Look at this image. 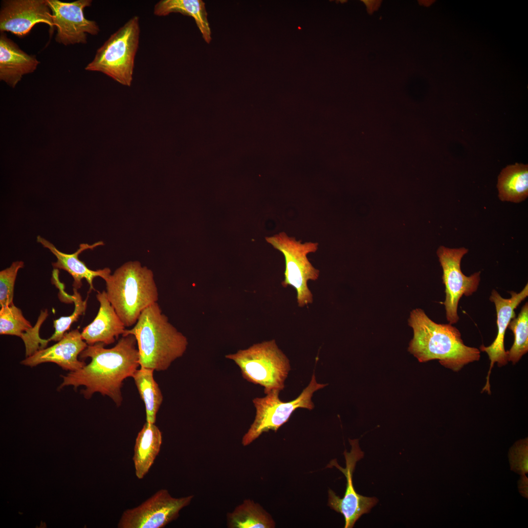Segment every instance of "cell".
I'll list each match as a JSON object with an SVG mask.
<instances>
[{
  "label": "cell",
  "mask_w": 528,
  "mask_h": 528,
  "mask_svg": "<svg viewBox=\"0 0 528 528\" xmlns=\"http://www.w3.org/2000/svg\"><path fill=\"white\" fill-rule=\"evenodd\" d=\"M135 337L132 334L122 336L113 347L106 349L102 343L88 345L79 355L82 359L91 358L83 368L61 375L63 381L58 387L80 386L85 389L81 393L89 399L95 393L110 397L117 406L122 401L121 388L123 381L132 377L139 366V353Z\"/></svg>",
  "instance_id": "6da1fadb"
},
{
  "label": "cell",
  "mask_w": 528,
  "mask_h": 528,
  "mask_svg": "<svg viewBox=\"0 0 528 528\" xmlns=\"http://www.w3.org/2000/svg\"><path fill=\"white\" fill-rule=\"evenodd\" d=\"M408 324L414 333L408 351L420 362L437 359L457 372L480 359V350L465 345L457 328L450 323H435L420 308L411 312Z\"/></svg>",
  "instance_id": "7a4b0ae2"
},
{
  "label": "cell",
  "mask_w": 528,
  "mask_h": 528,
  "mask_svg": "<svg viewBox=\"0 0 528 528\" xmlns=\"http://www.w3.org/2000/svg\"><path fill=\"white\" fill-rule=\"evenodd\" d=\"M129 334L136 340L140 367L157 371L167 370L188 346L186 337L169 322L157 302L146 308L134 326L126 329L122 336Z\"/></svg>",
  "instance_id": "3957f363"
},
{
  "label": "cell",
  "mask_w": 528,
  "mask_h": 528,
  "mask_svg": "<svg viewBox=\"0 0 528 528\" xmlns=\"http://www.w3.org/2000/svg\"><path fill=\"white\" fill-rule=\"evenodd\" d=\"M104 280L107 298L125 327L135 324L141 312L158 301L153 272L139 262H126Z\"/></svg>",
  "instance_id": "277c9868"
},
{
  "label": "cell",
  "mask_w": 528,
  "mask_h": 528,
  "mask_svg": "<svg viewBox=\"0 0 528 528\" xmlns=\"http://www.w3.org/2000/svg\"><path fill=\"white\" fill-rule=\"evenodd\" d=\"M140 33L139 18L134 16L97 49L85 69L103 73L122 85L130 86L133 79Z\"/></svg>",
  "instance_id": "5b68a950"
},
{
  "label": "cell",
  "mask_w": 528,
  "mask_h": 528,
  "mask_svg": "<svg viewBox=\"0 0 528 528\" xmlns=\"http://www.w3.org/2000/svg\"><path fill=\"white\" fill-rule=\"evenodd\" d=\"M225 357L233 360L240 367L245 379L263 386L266 395L285 388V381L290 370L289 360L275 340L254 344Z\"/></svg>",
  "instance_id": "8992f818"
},
{
  "label": "cell",
  "mask_w": 528,
  "mask_h": 528,
  "mask_svg": "<svg viewBox=\"0 0 528 528\" xmlns=\"http://www.w3.org/2000/svg\"><path fill=\"white\" fill-rule=\"evenodd\" d=\"M265 240L284 256L285 279L282 285L284 287L290 286L295 289L299 307L312 303L313 295L308 287V282L309 280H317L320 271L312 265L307 255L317 250L318 243L311 242L302 243L294 237H289L284 232L266 237Z\"/></svg>",
  "instance_id": "52a82bcc"
},
{
  "label": "cell",
  "mask_w": 528,
  "mask_h": 528,
  "mask_svg": "<svg viewBox=\"0 0 528 528\" xmlns=\"http://www.w3.org/2000/svg\"><path fill=\"white\" fill-rule=\"evenodd\" d=\"M327 385L318 383L313 373L308 386L296 398L291 401H281L279 397L280 391L278 390L272 391L264 397L253 399L256 414L253 422L242 439V444L249 445L264 432L269 430L276 432L298 408L313 409L314 407L311 400L313 394Z\"/></svg>",
  "instance_id": "ba28073f"
},
{
  "label": "cell",
  "mask_w": 528,
  "mask_h": 528,
  "mask_svg": "<svg viewBox=\"0 0 528 528\" xmlns=\"http://www.w3.org/2000/svg\"><path fill=\"white\" fill-rule=\"evenodd\" d=\"M468 251L463 247L449 248L443 246H440L437 251L443 271L445 292L443 305L446 317L452 325L457 323L460 319L458 307L460 299L463 295H472L477 290L480 282L481 271L466 276L461 270L462 259Z\"/></svg>",
  "instance_id": "9c48e42d"
},
{
  "label": "cell",
  "mask_w": 528,
  "mask_h": 528,
  "mask_svg": "<svg viewBox=\"0 0 528 528\" xmlns=\"http://www.w3.org/2000/svg\"><path fill=\"white\" fill-rule=\"evenodd\" d=\"M194 495L173 497L167 489L155 492L139 506L125 510L119 528H163L176 519L180 511L188 506Z\"/></svg>",
  "instance_id": "30bf717a"
},
{
  "label": "cell",
  "mask_w": 528,
  "mask_h": 528,
  "mask_svg": "<svg viewBox=\"0 0 528 528\" xmlns=\"http://www.w3.org/2000/svg\"><path fill=\"white\" fill-rule=\"evenodd\" d=\"M352 448L350 452L345 451L346 467L340 466L335 460H332L328 465L335 466L340 470L346 478V489L343 497L340 498L331 489L328 491V506L334 510L342 514L345 519V528H352L356 521L364 514L368 513L377 503L375 497H368L358 494L354 488L352 474L357 461L364 456L358 440H350Z\"/></svg>",
  "instance_id": "8fae6325"
},
{
  "label": "cell",
  "mask_w": 528,
  "mask_h": 528,
  "mask_svg": "<svg viewBox=\"0 0 528 528\" xmlns=\"http://www.w3.org/2000/svg\"><path fill=\"white\" fill-rule=\"evenodd\" d=\"M46 1L51 11L54 26L57 27V42L65 45L86 44L87 34L96 35L99 32L97 22L87 19L84 16V10L91 5V0Z\"/></svg>",
  "instance_id": "7c38bea8"
},
{
  "label": "cell",
  "mask_w": 528,
  "mask_h": 528,
  "mask_svg": "<svg viewBox=\"0 0 528 528\" xmlns=\"http://www.w3.org/2000/svg\"><path fill=\"white\" fill-rule=\"evenodd\" d=\"M54 27L51 10L46 0L3 1L0 11L1 32H10L20 37L27 35L38 23Z\"/></svg>",
  "instance_id": "4fadbf2b"
},
{
  "label": "cell",
  "mask_w": 528,
  "mask_h": 528,
  "mask_svg": "<svg viewBox=\"0 0 528 528\" xmlns=\"http://www.w3.org/2000/svg\"><path fill=\"white\" fill-rule=\"evenodd\" d=\"M511 297L504 298L495 290L493 289L489 297V300L495 307L497 314L498 332L496 338L491 345L485 346L482 345L480 349L485 352L490 360V367L486 378V382L482 390L490 394L489 376L492 367L495 363L499 367L506 365L508 363L506 351L504 346L506 331L510 321L515 317V309L528 296V285L519 293L514 291L509 292Z\"/></svg>",
  "instance_id": "5bb4252c"
},
{
  "label": "cell",
  "mask_w": 528,
  "mask_h": 528,
  "mask_svg": "<svg viewBox=\"0 0 528 528\" xmlns=\"http://www.w3.org/2000/svg\"><path fill=\"white\" fill-rule=\"evenodd\" d=\"M78 329L66 332L62 338L54 345L38 350L21 362L23 365L33 367L40 364L51 362L62 369L75 371L86 364L78 359L81 352L88 346Z\"/></svg>",
  "instance_id": "9a60e30c"
},
{
  "label": "cell",
  "mask_w": 528,
  "mask_h": 528,
  "mask_svg": "<svg viewBox=\"0 0 528 528\" xmlns=\"http://www.w3.org/2000/svg\"><path fill=\"white\" fill-rule=\"evenodd\" d=\"M37 241L43 246L49 249L57 258V261L52 263L54 269H62L67 272L73 278V287L78 289L82 286V281L85 279L89 286L90 290H94L93 281L96 277L105 279L110 274V270L106 267L102 269L93 270L88 268L86 264L79 259V255L83 251L93 249L97 246L104 244L100 241L92 244L81 243L79 248L74 253L67 254L59 250L53 244L40 236L37 237Z\"/></svg>",
  "instance_id": "2e32d148"
},
{
  "label": "cell",
  "mask_w": 528,
  "mask_h": 528,
  "mask_svg": "<svg viewBox=\"0 0 528 528\" xmlns=\"http://www.w3.org/2000/svg\"><path fill=\"white\" fill-rule=\"evenodd\" d=\"M96 296L100 304L97 314L83 329L81 336L88 345L97 343L110 345L124 334L126 327L108 300L106 291H98Z\"/></svg>",
  "instance_id": "e0dca14e"
},
{
  "label": "cell",
  "mask_w": 528,
  "mask_h": 528,
  "mask_svg": "<svg viewBox=\"0 0 528 528\" xmlns=\"http://www.w3.org/2000/svg\"><path fill=\"white\" fill-rule=\"evenodd\" d=\"M40 62L1 32L0 36V79L15 88L22 76L33 72Z\"/></svg>",
  "instance_id": "ac0fdd59"
},
{
  "label": "cell",
  "mask_w": 528,
  "mask_h": 528,
  "mask_svg": "<svg viewBox=\"0 0 528 528\" xmlns=\"http://www.w3.org/2000/svg\"><path fill=\"white\" fill-rule=\"evenodd\" d=\"M162 434L155 423L146 422L138 432L134 446L132 460L135 474L142 479L148 472L159 453Z\"/></svg>",
  "instance_id": "d6986e66"
},
{
  "label": "cell",
  "mask_w": 528,
  "mask_h": 528,
  "mask_svg": "<svg viewBox=\"0 0 528 528\" xmlns=\"http://www.w3.org/2000/svg\"><path fill=\"white\" fill-rule=\"evenodd\" d=\"M498 197L503 201L519 203L528 196V166L515 163L504 168L498 176Z\"/></svg>",
  "instance_id": "ffe728a7"
},
{
  "label": "cell",
  "mask_w": 528,
  "mask_h": 528,
  "mask_svg": "<svg viewBox=\"0 0 528 528\" xmlns=\"http://www.w3.org/2000/svg\"><path fill=\"white\" fill-rule=\"evenodd\" d=\"M171 13H179L194 18L207 43L211 40V31L207 19L205 3L201 0H161L154 5V13L165 16Z\"/></svg>",
  "instance_id": "44dd1931"
},
{
  "label": "cell",
  "mask_w": 528,
  "mask_h": 528,
  "mask_svg": "<svg viewBox=\"0 0 528 528\" xmlns=\"http://www.w3.org/2000/svg\"><path fill=\"white\" fill-rule=\"evenodd\" d=\"M227 522L230 528H273L275 526L270 514L250 499L244 500L228 513Z\"/></svg>",
  "instance_id": "7402d4cb"
},
{
  "label": "cell",
  "mask_w": 528,
  "mask_h": 528,
  "mask_svg": "<svg viewBox=\"0 0 528 528\" xmlns=\"http://www.w3.org/2000/svg\"><path fill=\"white\" fill-rule=\"evenodd\" d=\"M150 368L140 367L132 377L143 401L146 410V422L155 423L156 414L163 401V395L154 378V371Z\"/></svg>",
  "instance_id": "603a6c76"
},
{
  "label": "cell",
  "mask_w": 528,
  "mask_h": 528,
  "mask_svg": "<svg viewBox=\"0 0 528 528\" xmlns=\"http://www.w3.org/2000/svg\"><path fill=\"white\" fill-rule=\"evenodd\" d=\"M508 328L514 334V341L509 350L506 351L507 360L515 364L528 351V302L522 307L518 316L510 321Z\"/></svg>",
  "instance_id": "cb8c5ba5"
},
{
  "label": "cell",
  "mask_w": 528,
  "mask_h": 528,
  "mask_svg": "<svg viewBox=\"0 0 528 528\" xmlns=\"http://www.w3.org/2000/svg\"><path fill=\"white\" fill-rule=\"evenodd\" d=\"M34 329L24 317L20 308L14 304L0 309V334L14 335L22 339Z\"/></svg>",
  "instance_id": "d4e9b609"
},
{
  "label": "cell",
  "mask_w": 528,
  "mask_h": 528,
  "mask_svg": "<svg viewBox=\"0 0 528 528\" xmlns=\"http://www.w3.org/2000/svg\"><path fill=\"white\" fill-rule=\"evenodd\" d=\"M77 290L73 288V294L70 296L74 304L73 312L68 316H62L53 321V327L55 330L52 336L47 339L48 342L51 341L58 342L60 340L67 330L69 329L71 325L77 321L80 316L85 313L87 307V299L83 300L81 294Z\"/></svg>",
  "instance_id": "484cf974"
},
{
  "label": "cell",
  "mask_w": 528,
  "mask_h": 528,
  "mask_svg": "<svg viewBox=\"0 0 528 528\" xmlns=\"http://www.w3.org/2000/svg\"><path fill=\"white\" fill-rule=\"evenodd\" d=\"M22 261H15L11 265L0 272V307L14 305V285L19 270L23 268Z\"/></svg>",
  "instance_id": "4316f807"
}]
</instances>
